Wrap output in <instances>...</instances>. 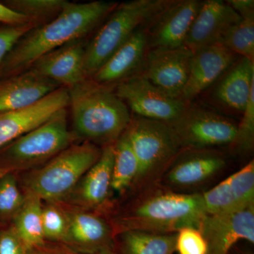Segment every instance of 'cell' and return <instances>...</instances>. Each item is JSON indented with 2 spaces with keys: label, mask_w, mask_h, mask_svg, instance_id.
<instances>
[{
  "label": "cell",
  "mask_w": 254,
  "mask_h": 254,
  "mask_svg": "<svg viewBox=\"0 0 254 254\" xmlns=\"http://www.w3.org/2000/svg\"><path fill=\"white\" fill-rule=\"evenodd\" d=\"M232 9L243 19H254V0H227Z\"/></svg>",
  "instance_id": "d590c367"
},
{
  "label": "cell",
  "mask_w": 254,
  "mask_h": 254,
  "mask_svg": "<svg viewBox=\"0 0 254 254\" xmlns=\"http://www.w3.org/2000/svg\"><path fill=\"white\" fill-rule=\"evenodd\" d=\"M67 90L73 128L85 141L104 148L126 131L131 114L111 87L87 78Z\"/></svg>",
  "instance_id": "3957f363"
},
{
  "label": "cell",
  "mask_w": 254,
  "mask_h": 254,
  "mask_svg": "<svg viewBox=\"0 0 254 254\" xmlns=\"http://www.w3.org/2000/svg\"><path fill=\"white\" fill-rule=\"evenodd\" d=\"M25 198L15 173L4 175L0 180V222H12L22 208Z\"/></svg>",
  "instance_id": "83f0119b"
},
{
  "label": "cell",
  "mask_w": 254,
  "mask_h": 254,
  "mask_svg": "<svg viewBox=\"0 0 254 254\" xmlns=\"http://www.w3.org/2000/svg\"><path fill=\"white\" fill-rule=\"evenodd\" d=\"M205 213L217 215L254 203V159L201 194Z\"/></svg>",
  "instance_id": "e0dca14e"
},
{
  "label": "cell",
  "mask_w": 254,
  "mask_h": 254,
  "mask_svg": "<svg viewBox=\"0 0 254 254\" xmlns=\"http://www.w3.org/2000/svg\"><path fill=\"white\" fill-rule=\"evenodd\" d=\"M230 254H235L230 253ZM235 254H247L244 253V252H237V253H236Z\"/></svg>",
  "instance_id": "ab89813d"
},
{
  "label": "cell",
  "mask_w": 254,
  "mask_h": 254,
  "mask_svg": "<svg viewBox=\"0 0 254 254\" xmlns=\"http://www.w3.org/2000/svg\"><path fill=\"white\" fill-rule=\"evenodd\" d=\"M34 21L25 15L10 9L6 5L0 3V23L7 26H19Z\"/></svg>",
  "instance_id": "e575fe53"
},
{
  "label": "cell",
  "mask_w": 254,
  "mask_h": 254,
  "mask_svg": "<svg viewBox=\"0 0 254 254\" xmlns=\"http://www.w3.org/2000/svg\"><path fill=\"white\" fill-rule=\"evenodd\" d=\"M231 162L222 149L183 150L160 183L176 193L202 194L225 178Z\"/></svg>",
  "instance_id": "ba28073f"
},
{
  "label": "cell",
  "mask_w": 254,
  "mask_h": 254,
  "mask_svg": "<svg viewBox=\"0 0 254 254\" xmlns=\"http://www.w3.org/2000/svg\"><path fill=\"white\" fill-rule=\"evenodd\" d=\"M122 200V199H121ZM113 200L104 214L115 235L127 230L177 234L185 227L199 229L205 213L201 194H182L160 183Z\"/></svg>",
  "instance_id": "6da1fadb"
},
{
  "label": "cell",
  "mask_w": 254,
  "mask_h": 254,
  "mask_svg": "<svg viewBox=\"0 0 254 254\" xmlns=\"http://www.w3.org/2000/svg\"><path fill=\"white\" fill-rule=\"evenodd\" d=\"M176 234L127 230L115 235V250L120 254H174Z\"/></svg>",
  "instance_id": "cb8c5ba5"
},
{
  "label": "cell",
  "mask_w": 254,
  "mask_h": 254,
  "mask_svg": "<svg viewBox=\"0 0 254 254\" xmlns=\"http://www.w3.org/2000/svg\"><path fill=\"white\" fill-rule=\"evenodd\" d=\"M139 167L126 135L124 133L114 143L112 195L119 199L126 197L136 183Z\"/></svg>",
  "instance_id": "d4e9b609"
},
{
  "label": "cell",
  "mask_w": 254,
  "mask_h": 254,
  "mask_svg": "<svg viewBox=\"0 0 254 254\" xmlns=\"http://www.w3.org/2000/svg\"><path fill=\"white\" fill-rule=\"evenodd\" d=\"M85 50L81 39L72 41L43 55L29 68L68 88L87 78Z\"/></svg>",
  "instance_id": "44dd1931"
},
{
  "label": "cell",
  "mask_w": 254,
  "mask_h": 254,
  "mask_svg": "<svg viewBox=\"0 0 254 254\" xmlns=\"http://www.w3.org/2000/svg\"><path fill=\"white\" fill-rule=\"evenodd\" d=\"M254 147V93L251 95L237 126L236 137L230 150L240 156L252 154Z\"/></svg>",
  "instance_id": "4dcf8cb0"
},
{
  "label": "cell",
  "mask_w": 254,
  "mask_h": 254,
  "mask_svg": "<svg viewBox=\"0 0 254 254\" xmlns=\"http://www.w3.org/2000/svg\"><path fill=\"white\" fill-rule=\"evenodd\" d=\"M114 91L135 116L167 124L176 120L187 103L167 94L139 73L118 83Z\"/></svg>",
  "instance_id": "30bf717a"
},
{
  "label": "cell",
  "mask_w": 254,
  "mask_h": 254,
  "mask_svg": "<svg viewBox=\"0 0 254 254\" xmlns=\"http://www.w3.org/2000/svg\"><path fill=\"white\" fill-rule=\"evenodd\" d=\"M68 105L67 88L60 87L31 106L0 113V148L46 123Z\"/></svg>",
  "instance_id": "2e32d148"
},
{
  "label": "cell",
  "mask_w": 254,
  "mask_h": 254,
  "mask_svg": "<svg viewBox=\"0 0 254 254\" xmlns=\"http://www.w3.org/2000/svg\"><path fill=\"white\" fill-rule=\"evenodd\" d=\"M193 53L185 46L148 50L139 74L170 96L181 99Z\"/></svg>",
  "instance_id": "7c38bea8"
},
{
  "label": "cell",
  "mask_w": 254,
  "mask_h": 254,
  "mask_svg": "<svg viewBox=\"0 0 254 254\" xmlns=\"http://www.w3.org/2000/svg\"><path fill=\"white\" fill-rule=\"evenodd\" d=\"M60 87L32 68L0 80V113L31 106Z\"/></svg>",
  "instance_id": "603a6c76"
},
{
  "label": "cell",
  "mask_w": 254,
  "mask_h": 254,
  "mask_svg": "<svg viewBox=\"0 0 254 254\" xmlns=\"http://www.w3.org/2000/svg\"><path fill=\"white\" fill-rule=\"evenodd\" d=\"M26 254H69L66 247L60 245V247H50L45 245L39 247H33L26 251Z\"/></svg>",
  "instance_id": "8d00e7d4"
},
{
  "label": "cell",
  "mask_w": 254,
  "mask_h": 254,
  "mask_svg": "<svg viewBox=\"0 0 254 254\" xmlns=\"http://www.w3.org/2000/svg\"><path fill=\"white\" fill-rule=\"evenodd\" d=\"M240 19L225 1H201L183 46L194 53L207 47L220 44L225 33Z\"/></svg>",
  "instance_id": "ac0fdd59"
},
{
  "label": "cell",
  "mask_w": 254,
  "mask_h": 254,
  "mask_svg": "<svg viewBox=\"0 0 254 254\" xmlns=\"http://www.w3.org/2000/svg\"><path fill=\"white\" fill-rule=\"evenodd\" d=\"M67 249V248H66ZM68 250V249H67ZM69 254H78L74 253V252H71L69 250H68ZM91 254H120L117 252L116 250L104 251V252H98V253Z\"/></svg>",
  "instance_id": "74e56055"
},
{
  "label": "cell",
  "mask_w": 254,
  "mask_h": 254,
  "mask_svg": "<svg viewBox=\"0 0 254 254\" xmlns=\"http://www.w3.org/2000/svg\"><path fill=\"white\" fill-rule=\"evenodd\" d=\"M220 44L237 56L254 62V19L241 18L225 33Z\"/></svg>",
  "instance_id": "4316f807"
},
{
  "label": "cell",
  "mask_w": 254,
  "mask_h": 254,
  "mask_svg": "<svg viewBox=\"0 0 254 254\" xmlns=\"http://www.w3.org/2000/svg\"><path fill=\"white\" fill-rule=\"evenodd\" d=\"M238 58L221 44L207 47L193 53L181 99L185 103L193 102L212 87Z\"/></svg>",
  "instance_id": "d6986e66"
},
{
  "label": "cell",
  "mask_w": 254,
  "mask_h": 254,
  "mask_svg": "<svg viewBox=\"0 0 254 254\" xmlns=\"http://www.w3.org/2000/svg\"><path fill=\"white\" fill-rule=\"evenodd\" d=\"M102 150L88 141L70 145L41 168L31 170L23 178V192L47 203H63L98 161Z\"/></svg>",
  "instance_id": "277c9868"
},
{
  "label": "cell",
  "mask_w": 254,
  "mask_h": 254,
  "mask_svg": "<svg viewBox=\"0 0 254 254\" xmlns=\"http://www.w3.org/2000/svg\"><path fill=\"white\" fill-rule=\"evenodd\" d=\"M199 230L208 244V254H230L240 240L254 243V203L230 213L208 215Z\"/></svg>",
  "instance_id": "5bb4252c"
},
{
  "label": "cell",
  "mask_w": 254,
  "mask_h": 254,
  "mask_svg": "<svg viewBox=\"0 0 254 254\" xmlns=\"http://www.w3.org/2000/svg\"><path fill=\"white\" fill-rule=\"evenodd\" d=\"M113 157L114 144L103 148L98 161L82 177L62 203L103 215L113 200L111 190Z\"/></svg>",
  "instance_id": "4fadbf2b"
},
{
  "label": "cell",
  "mask_w": 254,
  "mask_h": 254,
  "mask_svg": "<svg viewBox=\"0 0 254 254\" xmlns=\"http://www.w3.org/2000/svg\"><path fill=\"white\" fill-rule=\"evenodd\" d=\"M66 108L46 123L0 148V167L9 173L33 170L71 145Z\"/></svg>",
  "instance_id": "52a82bcc"
},
{
  "label": "cell",
  "mask_w": 254,
  "mask_h": 254,
  "mask_svg": "<svg viewBox=\"0 0 254 254\" xmlns=\"http://www.w3.org/2000/svg\"><path fill=\"white\" fill-rule=\"evenodd\" d=\"M212 86L210 97L215 104L242 115L254 93V62L239 57Z\"/></svg>",
  "instance_id": "ffe728a7"
},
{
  "label": "cell",
  "mask_w": 254,
  "mask_h": 254,
  "mask_svg": "<svg viewBox=\"0 0 254 254\" xmlns=\"http://www.w3.org/2000/svg\"><path fill=\"white\" fill-rule=\"evenodd\" d=\"M45 240L63 245L67 235L68 220L66 207L61 203H47L42 211Z\"/></svg>",
  "instance_id": "f1b7e54d"
},
{
  "label": "cell",
  "mask_w": 254,
  "mask_h": 254,
  "mask_svg": "<svg viewBox=\"0 0 254 254\" xmlns=\"http://www.w3.org/2000/svg\"><path fill=\"white\" fill-rule=\"evenodd\" d=\"M182 150L231 148L238 123L203 105L187 103L180 116L168 124Z\"/></svg>",
  "instance_id": "9c48e42d"
},
{
  "label": "cell",
  "mask_w": 254,
  "mask_h": 254,
  "mask_svg": "<svg viewBox=\"0 0 254 254\" xmlns=\"http://www.w3.org/2000/svg\"><path fill=\"white\" fill-rule=\"evenodd\" d=\"M39 24L38 21H32L19 26L2 25L0 26V70L6 56L16 43L28 32Z\"/></svg>",
  "instance_id": "d6a6232c"
},
{
  "label": "cell",
  "mask_w": 254,
  "mask_h": 254,
  "mask_svg": "<svg viewBox=\"0 0 254 254\" xmlns=\"http://www.w3.org/2000/svg\"><path fill=\"white\" fill-rule=\"evenodd\" d=\"M26 251L12 225L0 229V254H26Z\"/></svg>",
  "instance_id": "836d02e7"
},
{
  "label": "cell",
  "mask_w": 254,
  "mask_h": 254,
  "mask_svg": "<svg viewBox=\"0 0 254 254\" xmlns=\"http://www.w3.org/2000/svg\"><path fill=\"white\" fill-rule=\"evenodd\" d=\"M118 5L105 1H67L56 17L33 28L16 43L2 64L0 80L26 71L43 55L81 39L110 16Z\"/></svg>",
  "instance_id": "7a4b0ae2"
},
{
  "label": "cell",
  "mask_w": 254,
  "mask_h": 254,
  "mask_svg": "<svg viewBox=\"0 0 254 254\" xmlns=\"http://www.w3.org/2000/svg\"><path fill=\"white\" fill-rule=\"evenodd\" d=\"M26 195L22 208L15 217L11 225L26 250L46 244L43 230V200L36 195Z\"/></svg>",
  "instance_id": "484cf974"
},
{
  "label": "cell",
  "mask_w": 254,
  "mask_h": 254,
  "mask_svg": "<svg viewBox=\"0 0 254 254\" xmlns=\"http://www.w3.org/2000/svg\"><path fill=\"white\" fill-rule=\"evenodd\" d=\"M200 4V0H170L145 26L148 49L183 46Z\"/></svg>",
  "instance_id": "8fae6325"
},
{
  "label": "cell",
  "mask_w": 254,
  "mask_h": 254,
  "mask_svg": "<svg viewBox=\"0 0 254 254\" xmlns=\"http://www.w3.org/2000/svg\"><path fill=\"white\" fill-rule=\"evenodd\" d=\"M8 173H9V172H8L7 170H6L5 169L0 167V180L2 178V177L4 176V175H6V174Z\"/></svg>",
  "instance_id": "f35d334b"
},
{
  "label": "cell",
  "mask_w": 254,
  "mask_h": 254,
  "mask_svg": "<svg viewBox=\"0 0 254 254\" xmlns=\"http://www.w3.org/2000/svg\"><path fill=\"white\" fill-rule=\"evenodd\" d=\"M148 50V36L143 27L135 32L91 76V79L103 86H116L141 71Z\"/></svg>",
  "instance_id": "7402d4cb"
},
{
  "label": "cell",
  "mask_w": 254,
  "mask_h": 254,
  "mask_svg": "<svg viewBox=\"0 0 254 254\" xmlns=\"http://www.w3.org/2000/svg\"><path fill=\"white\" fill-rule=\"evenodd\" d=\"M170 0H133L118 4L85 50L87 78L93 74L135 32L145 27Z\"/></svg>",
  "instance_id": "8992f818"
},
{
  "label": "cell",
  "mask_w": 254,
  "mask_h": 254,
  "mask_svg": "<svg viewBox=\"0 0 254 254\" xmlns=\"http://www.w3.org/2000/svg\"><path fill=\"white\" fill-rule=\"evenodd\" d=\"M175 252L178 254H208V244L199 229L185 227L176 234Z\"/></svg>",
  "instance_id": "1f68e13d"
},
{
  "label": "cell",
  "mask_w": 254,
  "mask_h": 254,
  "mask_svg": "<svg viewBox=\"0 0 254 254\" xmlns=\"http://www.w3.org/2000/svg\"><path fill=\"white\" fill-rule=\"evenodd\" d=\"M67 1L64 0H11L5 5L10 9L41 23L42 20L54 16L61 12Z\"/></svg>",
  "instance_id": "f546056e"
},
{
  "label": "cell",
  "mask_w": 254,
  "mask_h": 254,
  "mask_svg": "<svg viewBox=\"0 0 254 254\" xmlns=\"http://www.w3.org/2000/svg\"><path fill=\"white\" fill-rule=\"evenodd\" d=\"M68 226L64 247L78 254L115 250V235L102 214L66 207Z\"/></svg>",
  "instance_id": "9a60e30c"
},
{
  "label": "cell",
  "mask_w": 254,
  "mask_h": 254,
  "mask_svg": "<svg viewBox=\"0 0 254 254\" xmlns=\"http://www.w3.org/2000/svg\"><path fill=\"white\" fill-rule=\"evenodd\" d=\"M125 133L139 167L136 183L129 195L160 183L182 150L168 124L163 122L133 115Z\"/></svg>",
  "instance_id": "5b68a950"
}]
</instances>
